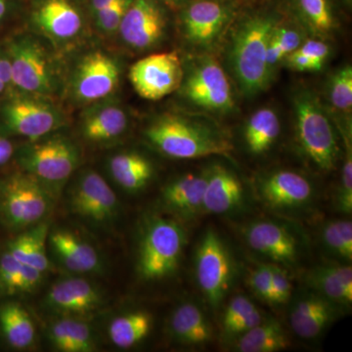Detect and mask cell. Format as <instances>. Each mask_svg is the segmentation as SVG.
I'll return each mask as SVG.
<instances>
[{"label":"cell","instance_id":"obj_41","mask_svg":"<svg viewBox=\"0 0 352 352\" xmlns=\"http://www.w3.org/2000/svg\"><path fill=\"white\" fill-rule=\"evenodd\" d=\"M256 308V305L247 296L243 295L234 296L224 310L223 318H222V333H226L231 326L244 319Z\"/></svg>","mask_w":352,"mask_h":352},{"label":"cell","instance_id":"obj_5","mask_svg":"<svg viewBox=\"0 0 352 352\" xmlns=\"http://www.w3.org/2000/svg\"><path fill=\"white\" fill-rule=\"evenodd\" d=\"M186 236L173 219H155L148 223L138 256V272L147 281L170 276L177 270Z\"/></svg>","mask_w":352,"mask_h":352},{"label":"cell","instance_id":"obj_47","mask_svg":"<svg viewBox=\"0 0 352 352\" xmlns=\"http://www.w3.org/2000/svg\"><path fill=\"white\" fill-rule=\"evenodd\" d=\"M41 279H43V272L41 271L23 263L19 280V289L18 291H19V293L32 292L41 283Z\"/></svg>","mask_w":352,"mask_h":352},{"label":"cell","instance_id":"obj_13","mask_svg":"<svg viewBox=\"0 0 352 352\" xmlns=\"http://www.w3.org/2000/svg\"><path fill=\"white\" fill-rule=\"evenodd\" d=\"M1 113L9 131L31 140L51 133L61 122V118L54 108L34 99H14L7 102Z\"/></svg>","mask_w":352,"mask_h":352},{"label":"cell","instance_id":"obj_31","mask_svg":"<svg viewBox=\"0 0 352 352\" xmlns=\"http://www.w3.org/2000/svg\"><path fill=\"white\" fill-rule=\"evenodd\" d=\"M292 15L310 31L327 34L337 25L333 0H288Z\"/></svg>","mask_w":352,"mask_h":352},{"label":"cell","instance_id":"obj_37","mask_svg":"<svg viewBox=\"0 0 352 352\" xmlns=\"http://www.w3.org/2000/svg\"><path fill=\"white\" fill-rule=\"evenodd\" d=\"M346 155L342 166V182L338 193V208L340 212L351 214L352 212V150L351 138L346 136Z\"/></svg>","mask_w":352,"mask_h":352},{"label":"cell","instance_id":"obj_29","mask_svg":"<svg viewBox=\"0 0 352 352\" xmlns=\"http://www.w3.org/2000/svg\"><path fill=\"white\" fill-rule=\"evenodd\" d=\"M48 226L39 223L27 232L21 234L8 245V252L20 263L44 272L50 265L46 256V237Z\"/></svg>","mask_w":352,"mask_h":352},{"label":"cell","instance_id":"obj_46","mask_svg":"<svg viewBox=\"0 0 352 352\" xmlns=\"http://www.w3.org/2000/svg\"><path fill=\"white\" fill-rule=\"evenodd\" d=\"M296 51L312 58V59L323 62V63L330 54V48L327 44L323 41H316V39H307V41H303L302 45Z\"/></svg>","mask_w":352,"mask_h":352},{"label":"cell","instance_id":"obj_14","mask_svg":"<svg viewBox=\"0 0 352 352\" xmlns=\"http://www.w3.org/2000/svg\"><path fill=\"white\" fill-rule=\"evenodd\" d=\"M166 27V15L157 0H132L119 29L124 43L146 50L162 38Z\"/></svg>","mask_w":352,"mask_h":352},{"label":"cell","instance_id":"obj_10","mask_svg":"<svg viewBox=\"0 0 352 352\" xmlns=\"http://www.w3.org/2000/svg\"><path fill=\"white\" fill-rule=\"evenodd\" d=\"M184 72L175 51L156 53L132 65L129 80L142 98L159 100L182 85Z\"/></svg>","mask_w":352,"mask_h":352},{"label":"cell","instance_id":"obj_15","mask_svg":"<svg viewBox=\"0 0 352 352\" xmlns=\"http://www.w3.org/2000/svg\"><path fill=\"white\" fill-rule=\"evenodd\" d=\"M120 80L117 62L97 51L83 58L76 72L75 91L82 101H98L113 94Z\"/></svg>","mask_w":352,"mask_h":352},{"label":"cell","instance_id":"obj_45","mask_svg":"<svg viewBox=\"0 0 352 352\" xmlns=\"http://www.w3.org/2000/svg\"><path fill=\"white\" fill-rule=\"evenodd\" d=\"M263 319L264 317L263 314L259 311L258 308H256L254 311H252L251 314L247 315L244 319H242V320L237 322V323L231 326L226 333H223V335L226 336V337L229 338V339H230V338L237 339V338L240 337L243 333L248 332V331H250L251 329L256 327V325H258Z\"/></svg>","mask_w":352,"mask_h":352},{"label":"cell","instance_id":"obj_22","mask_svg":"<svg viewBox=\"0 0 352 352\" xmlns=\"http://www.w3.org/2000/svg\"><path fill=\"white\" fill-rule=\"evenodd\" d=\"M51 245L58 258L69 270L76 273H94L101 270L98 252L69 231H56L51 235Z\"/></svg>","mask_w":352,"mask_h":352},{"label":"cell","instance_id":"obj_36","mask_svg":"<svg viewBox=\"0 0 352 352\" xmlns=\"http://www.w3.org/2000/svg\"><path fill=\"white\" fill-rule=\"evenodd\" d=\"M329 100L337 111L351 113L352 108V68L344 67L338 69L329 82Z\"/></svg>","mask_w":352,"mask_h":352},{"label":"cell","instance_id":"obj_18","mask_svg":"<svg viewBox=\"0 0 352 352\" xmlns=\"http://www.w3.org/2000/svg\"><path fill=\"white\" fill-rule=\"evenodd\" d=\"M264 201L278 208L302 207L314 195L311 183L300 173L278 170L265 176L259 184Z\"/></svg>","mask_w":352,"mask_h":352},{"label":"cell","instance_id":"obj_4","mask_svg":"<svg viewBox=\"0 0 352 352\" xmlns=\"http://www.w3.org/2000/svg\"><path fill=\"white\" fill-rule=\"evenodd\" d=\"M53 194L30 173L0 180V217L13 229L36 226L53 207Z\"/></svg>","mask_w":352,"mask_h":352},{"label":"cell","instance_id":"obj_30","mask_svg":"<svg viewBox=\"0 0 352 352\" xmlns=\"http://www.w3.org/2000/svg\"><path fill=\"white\" fill-rule=\"evenodd\" d=\"M126 126L124 110L117 106H105L88 113L83 120L82 131L88 140L101 142L119 138Z\"/></svg>","mask_w":352,"mask_h":352},{"label":"cell","instance_id":"obj_12","mask_svg":"<svg viewBox=\"0 0 352 352\" xmlns=\"http://www.w3.org/2000/svg\"><path fill=\"white\" fill-rule=\"evenodd\" d=\"M72 210L78 217L107 223L118 212V199L108 183L99 173L87 171L76 183L69 198Z\"/></svg>","mask_w":352,"mask_h":352},{"label":"cell","instance_id":"obj_43","mask_svg":"<svg viewBox=\"0 0 352 352\" xmlns=\"http://www.w3.org/2000/svg\"><path fill=\"white\" fill-rule=\"evenodd\" d=\"M271 274H272L273 293H274V303L284 305L288 302L293 292V285L288 276V273L277 264H270Z\"/></svg>","mask_w":352,"mask_h":352},{"label":"cell","instance_id":"obj_20","mask_svg":"<svg viewBox=\"0 0 352 352\" xmlns=\"http://www.w3.org/2000/svg\"><path fill=\"white\" fill-rule=\"evenodd\" d=\"M243 198L244 189L235 173L220 164L208 170L203 210L210 214H227L239 208Z\"/></svg>","mask_w":352,"mask_h":352},{"label":"cell","instance_id":"obj_24","mask_svg":"<svg viewBox=\"0 0 352 352\" xmlns=\"http://www.w3.org/2000/svg\"><path fill=\"white\" fill-rule=\"evenodd\" d=\"M34 19L46 34L58 39L75 38L82 27L80 13L68 0H45Z\"/></svg>","mask_w":352,"mask_h":352},{"label":"cell","instance_id":"obj_16","mask_svg":"<svg viewBox=\"0 0 352 352\" xmlns=\"http://www.w3.org/2000/svg\"><path fill=\"white\" fill-rule=\"evenodd\" d=\"M245 238L252 251L277 263L292 265L298 259V245L295 236L277 222H254L245 229Z\"/></svg>","mask_w":352,"mask_h":352},{"label":"cell","instance_id":"obj_51","mask_svg":"<svg viewBox=\"0 0 352 352\" xmlns=\"http://www.w3.org/2000/svg\"><path fill=\"white\" fill-rule=\"evenodd\" d=\"M113 1H116V0H92V7L96 12H98L105 7L110 6Z\"/></svg>","mask_w":352,"mask_h":352},{"label":"cell","instance_id":"obj_25","mask_svg":"<svg viewBox=\"0 0 352 352\" xmlns=\"http://www.w3.org/2000/svg\"><path fill=\"white\" fill-rule=\"evenodd\" d=\"M170 332L178 342L201 346L212 339V329L198 305L185 302L175 308L170 321Z\"/></svg>","mask_w":352,"mask_h":352},{"label":"cell","instance_id":"obj_35","mask_svg":"<svg viewBox=\"0 0 352 352\" xmlns=\"http://www.w3.org/2000/svg\"><path fill=\"white\" fill-rule=\"evenodd\" d=\"M324 245L333 256L351 263L352 259V223L351 220H331L321 230Z\"/></svg>","mask_w":352,"mask_h":352},{"label":"cell","instance_id":"obj_27","mask_svg":"<svg viewBox=\"0 0 352 352\" xmlns=\"http://www.w3.org/2000/svg\"><path fill=\"white\" fill-rule=\"evenodd\" d=\"M289 346L288 335L275 319L264 318L256 327L237 338L236 349L241 352H275Z\"/></svg>","mask_w":352,"mask_h":352},{"label":"cell","instance_id":"obj_23","mask_svg":"<svg viewBox=\"0 0 352 352\" xmlns=\"http://www.w3.org/2000/svg\"><path fill=\"white\" fill-rule=\"evenodd\" d=\"M207 173L183 175L164 187L163 201L168 210L183 217H192L203 210Z\"/></svg>","mask_w":352,"mask_h":352},{"label":"cell","instance_id":"obj_44","mask_svg":"<svg viewBox=\"0 0 352 352\" xmlns=\"http://www.w3.org/2000/svg\"><path fill=\"white\" fill-rule=\"evenodd\" d=\"M285 59L289 68L298 72L320 71L324 65L323 62L312 59L296 50L287 55Z\"/></svg>","mask_w":352,"mask_h":352},{"label":"cell","instance_id":"obj_17","mask_svg":"<svg viewBox=\"0 0 352 352\" xmlns=\"http://www.w3.org/2000/svg\"><path fill=\"white\" fill-rule=\"evenodd\" d=\"M339 308V305L316 292L307 293L300 296L292 307L289 324L298 337L315 339L335 320Z\"/></svg>","mask_w":352,"mask_h":352},{"label":"cell","instance_id":"obj_52","mask_svg":"<svg viewBox=\"0 0 352 352\" xmlns=\"http://www.w3.org/2000/svg\"><path fill=\"white\" fill-rule=\"evenodd\" d=\"M7 11L6 0H0V22L3 19Z\"/></svg>","mask_w":352,"mask_h":352},{"label":"cell","instance_id":"obj_32","mask_svg":"<svg viewBox=\"0 0 352 352\" xmlns=\"http://www.w3.org/2000/svg\"><path fill=\"white\" fill-rule=\"evenodd\" d=\"M50 340L54 346L64 352H90L95 344L91 329L85 322L64 318L53 324Z\"/></svg>","mask_w":352,"mask_h":352},{"label":"cell","instance_id":"obj_38","mask_svg":"<svg viewBox=\"0 0 352 352\" xmlns=\"http://www.w3.org/2000/svg\"><path fill=\"white\" fill-rule=\"evenodd\" d=\"M300 32L302 30L291 21L285 20L284 16L281 15L271 36L279 43L287 56L302 45L303 38Z\"/></svg>","mask_w":352,"mask_h":352},{"label":"cell","instance_id":"obj_40","mask_svg":"<svg viewBox=\"0 0 352 352\" xmlns=\"http://www.w3.org/2000/svg\"><path fill=\"white\" fill-rule=\"evenodd\" d=\"M249 285L252 291L264 302L274 303L272 274L270 264L258 266L249 275Z\"/></svg>","mask_w":352,"mask_h":352},{"label":"cell","instance_id":"obj_3","mask_svg":"<svg viewBox=\"0 0 352 352\" xmlns=\"http://www.w3.org/2000/svg\"><path fill=\"white\" fill-rule=\"evenodd\" d=\"M296 134L303 153L320 170H333L338 162L337 135L320 101L302 90L294 98Z\"/></svg>","mask_w":352,"mask_h":352},{"label":"cell","instance_id":"obj_33","mask_svg":"<svg viewBox=\"0 0 352 352\" xmlns=\"http://www.w3.org/2000/svg\"><path fill=\"white\" fill-rule=\"evenodd\" d=\"M0 325L7 342L15 349H27L34 342V323L19 303L8 302L0 307Z\"/></svg>","mask_w":352,"mask_h":352},{"label":"cell","instance_id":"obj_34","mask_svg":"<svg viewBox=\"0 0 352 352\" xmlns=\"http://www.w3.org/2000/svg\"><path fill=\"white\" fill-rule=\"evenodd\" d=\"M152 324V316L146 311L122 315L113 319L109 326V337L115 346L131 349L147 337Z\"/></svg>","mask_w":352,"mask_h":352},{"label":"cell","instance_id":"obj_6","mask_svg":"<svg viewBox=\"0 0 352 352\" xmlns=\"http://www.w3.org/2000/svg\"><path fill=\"white\" fill-rule=\"evenodd\" d=\"M80 155L75 144L64 136H53L28 148L21 164L51 193L61 188L78 168Z\"/></svg>","mask_w":352,"mask_h":352},{"label":"cell","instance_id":"obj_7","mask_svg":"<svg viewBox=\"0 0 352 352\" xmlns=\"http://www.w3.org/2000/svg\"><path fill=\"white\" fill-rule=\"evenodd\" d=\"M239 0H189L182 6V23L187 43L210 50L238 14Z\"/></svg>","mask_w":352,"mask_h":352},{"label":"cell","instance_id":"obj_2","mask_svg":"<svg viewBox=\"0 0 352 352\" xmlns=\"http://www.w3.org/2000/svg\"><path fill=\"white\" fill-rule=\"evenodd\" d=\"M145 135L160 152L173 159L226 156L232 150L230 142L219 132L175 113H164L153 120Z\"/></svg>","mask_w":352,"mask_h":352},{"label":"cell","instance_id":"obj_19","mask_svg":"<svg viewBox=\"0 0 352 352\" xmlns=\"http://www.w3.org/2000/svg\"><path fill=\"white\" fill-rule=\"evenodd\" d=\"M46 305L61 314L83 315L102 305V296L94 285L80 278L61 280L51 287Z\"/></svg>","mask_w":352,"mask_h":352},{"label":"cell","instance_id":"obj_21","mask_svg":"<svg viewBox=\"0 0 352 352\" xmlns=\"http://www.w3.org/2000/svg\"><path fill=\"white\" fill-rule=\"evenodd\" d=\"M308 285L339 307L352 303V270L346 264H323L308 272Z\"/></svg>","mask_w":352,"mask_h":352},{"label":"cell","instance_id":"obj_9","mask_svg":"<svg viewBox=\"0 0 352 352\" xmlns=\"http://www.w3.org/2000/svg\"><path fill=\"white\" fill-rule=\"evenodd\" d=\"M180 87L187 100L205 110L226 113L235 104L228 76L212 58H204L194 64Z\"/></svg>","mask_w":352,"mask_h":352},{"label":"cell","instance_id":"obj_11","mask_svg":"<svg viewBox=\"0 0 352 352\" xmlns=\"http://www.w3.org/2000/svg\"><path fill=\"white\" fill-rule=\"evenodd\" d=\"M12 83L27 94H47L53 90L52 69L38 43L29 38L14 39L9 44Z\"/></svg>","mask_w":352,"mask_h":352},{"label":"cell","instance_id":"obj_53","mask_svg":"<svg viewBox=\"0 0 352 352\" xmlns=\"http://www.w3.org/2000/svg\"><path fill=\"white\" fill-rule=\"evenodd\" d=\"M166 1L171 6L182 7L185 3H187L189 0H166Z\"/></svg>","mask_w":352,"mask_h":352},{"label":"cell","instance_id":"obj_48","mask_svg":"<svg viewBox=\"0 0 352 352\" xmlns=\"http://www.w3.org/2000/svg\"><path fill=\"white\" fill-rule=\"evenodd\" d=\"M285 57H286V54H285L281 46H280L279 43L271 36L270 43H268L267 45V50H266V67H267L270 78H272V75L274 74L278 64L283 61Z\"/></svg>","mask_w":352,"mask_h":352},{"label":"cell","instance_id":"obj_50","mask_svg":"<svg viewBox=\"0 0 352 352\" xmlns=\"http://www.w3.org/2000/svg\"><path fill=\"white\" fill-rule=\"evenodd\" d=\"M13 153L12 143L8 139L0 136V166L8 163L13 156Z\"/></svg>","mask_w":352,"mask_h":352},{"label":"cell","instance_id":"obj_26","mask_svg":"<svg viewBox=\"0 0 352 352\" xmlns=\"http://www.w3.org/2000/svg\"><path fill=\"white\" fill-rule=\"evenodd\" d=\"M109 166L116 182L129 192L144 188L153 176V166L149 160L138 153L116 155L111 159Z\"/></svg>","mask_w":352,"mask_h":352},{"label":"cell","instance_id":"obj_54","mask_svg":"<svg viewBox=\"0 0 352 352\" xmlns=\"http://www.w3.org/2000/svg\"><path fill=\"white\" fill-rule=\"evenodd\" d=\"M6 87L7 85H6V83H3L1 82V80H0V94H1L2 92H3L4 90H6Z\"/></svg>","mask_w":352,"mask_h":352},{"label":"cell","instance_id":"obj_49","mask_svg":"<svg viewBox=\"0 0 352 352\" xmlns=\"http://www.w3.org/2000/svg\"><path fill=\"white\" fill-rule=\"evenodd\" d=\"M0 80L6 85L12 83V69L8 55L0 51Z\"/></svg>","mask_w":352,"mask_h":352},{"label":"cell","instance_id":"obj_39","mask_svg":"<svg viewBox=\"0 0 352 352\" xmlns=\"http://www.w3.org/2000/svg\"><path fill=\"white\" fill-rule=\"evenodd\" d=\"M23 263L8 251L0 258V285L8 295L19 293V280Z\"/></svg>","mask_w":352,"mask_h":352},{"label":"cell","instance_id":"obj_42","mask_svg":"<svg viewBox=\"0 0 352 352\" xmlns=\"http://www.w3.org/2000/svg\"><path fill=\"white\" fill-rule=\"evenodd\" d=\"M132 0H116L110 6L97 12L98 24L104 31L113 32L119 29L122 18L131 6Z\"/></svg>","mask_w":352,"mask_h":352},{"label":"cell","instance_id":"obj_28","mask_svg":"<svg viewBox=\"0 0 352 352\" xmlns=\"http://www.w3.org/2000/svg\"><path fill=\"white\" fill-rule=\"evenodd\" d=\"M280 120L270 108L254 112L245 127V142L254 155H263L272 147L280 134Z\"/></svg>","mask_w":352,"mask_h":352},{"label":"cell","instance_id":"obj_1","mask_svg":"<svg viewBox=\"0 0 352 352\" xmlns=\"http://www.w3.org/2000/svg\"><path fill=\"white\" fill-rule=\"evenodd\" d=\"M282 13L272 7L250 10L236 20L228 48V62L241 91L247 96L263 91L270 82L266 50Z\"/></svg>","mask_w":352,"mask_h":352},{"label":"cell","instance_id":"obj_8","mask_svg":"<svg viewBox=\"0 0 352 352\" xmlns=\"http://www.w3.org/2000/svg\"><path fill=\"white\" fill-rule=\"evenodd\" d=\"M196 279L208 302L217 307L230 289L234 265L226 245L214 230H207L197 248Z\"/></svg>","mask_w":352,"mask_h":352}]
</instances>
